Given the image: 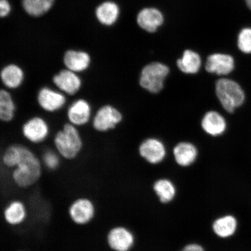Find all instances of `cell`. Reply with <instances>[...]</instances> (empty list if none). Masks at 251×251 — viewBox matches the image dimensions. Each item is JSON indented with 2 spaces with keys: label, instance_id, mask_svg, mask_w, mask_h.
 <instances>
[{
  "label": "cell",
  "instance_id": "obj_1",
  "mask_svg": "<svg viewBox=\"0 0 251 251\" xmlns=\"http://www.w3.org/2000/svg\"><path fill=\"white\" fill-rule=\"evenodd\" d=\"M2 162L6 167L15 168L12 173V178L19 187L32 186L42 176V164L39 159L22 144H12L7 147L3 153Z\"/></svg>",
  "mask_w": 251,
  "mask_h": 251
},
{
  "label": "cell",
  "instance_id": "obj_2",
  "mask_svg": "<svg viewBox=\"0 0 251 251\" xmlns=\"http://www.w3.org/2000/svg\"><path fill=\"white\" fill-rule=\"evenodd\" d=\"M215 91L223 108L229 114H233L247 101L246 91L236 80L231 78H223L216 81Z\"/></svg>",
  "mask_w": 251,
  "mask_h": 251
},
{
  "label": "cell",
  "instance_id": "obj_3",
  "mask_svg": "<svg viewBox=\"0 0 251 251\" xmlns=\"http://www.w3.org/2000/svg\"><path fill=\"white\" fill-rule=\"evenodd\" d=\"M57 152L63 158L72 160L76 158L83 149V140L75 126L66 124L58 131L54 139Z\"/></svg>",
  "mask_w": 251,
  "mask_h": 251
},
{
  "label": "cell",
  "instance_id": "obj_4",
  "mask_svg": "<svg viewBox=\"0 0 251 251\" xmlns=\"http://www.w3.org/2000/svg\"><path fill=\"white\" fill-rule=\"evenodd\" d=\"M169 72L168 67L162 63H151L141 71L140 86L150 93H158L164 88L165 78Z\"/></svg>",
  "mask_w": 251,
  "mask_h": 251
},
{
  "label": "cell",
  "instance_id": "obj_5",
  "mask_svg": "<svg viewBox=\"0 0 251 251\" xmlns=\"http://www.w3.org/2000/svg\"><path fill=\"white\" fill-rule=\"evenodd\" d=\"M123 119V115L117 108L106 104L100 107L94 115L93 126L99 132H106L114 129Z\"/></svg>",
  "mask_w": 251,
  "mask_h": 251
},
{
  "label": "cell",
  "instance_id": "obj_6",
  "mask_svg": "<svg viewBox=\"0 0 251 251\" xmlns=\"http://www.w3.org/2000/svg\"><path fill=\"white\" fill-rule=\"evenodd\" d=\"M68 212L75 224L85 225L89 224L95 216L96 207L89 199L79 198L71 203Z\"/></svg>",
  "mask_w": 251,
  "mask_h": 251
},
{
  "label": "cell",
  "instance_id": "obj_7",
  "mask_svg": "<svg viewBox=\"0 0 251 251\" xmlns=\"http://www.w3.org/2000/svg\"><path fill=\"white\" fill-rule=\"evenodd\" d=\"M106 241L112 251H130L134 246L135 237L129 229L124 226H116L109 231Z\"/></svg>",
  "mask_w": 251,
  "mask_h": 251
},
{
  "label": "cell",
  "instance_id": "obj_8",
  "mask_svg": "<svg viewBox=\"0 0 251 251\" xmlns=\"http://www.w3.org/2000/svg\"><path fill=\"white\" fill-rule=\"evenodd\" d=\"M22 131L24 136L30 142L39 144L45 141L49 134V126L45 119L34 117L24 124Z\"/></svg>",
  "mask_w": 251,
  "mask_h": 251
},
{
  "label": "cell",
  "instance_id": "obj_9",
  "mask_svg": "<svg viewBox=\"0 0 251 251\" xmlns=\"http://www.w3.org/2000/svg\"><path fill=\"white\" fill-rule=\"evenodd\" d=\"M235 68L233 56L225 53H215L207 58L205 69L209 73L226 76L233 72Z\"/></svg>",
  "mask_w": 251,
  "mask_h": 251
},
{
  "label": "cell",
  "instance_id": "obj_10",
  "mask_svg": "<svg viewBox=\"0 0 251 251\" xmlns=\"http://www.w3.org/2000/svg\"><path fill=\"white\" fill-rule=\"evenodd\" d=\"M164 14L158 8L146 7L137 16V23L141 29L148 33H155L164 24Z\"/></svg>",
  "mask_w": 251,
  "mask_h": 251
},
{
  "label": "cell",
  "instance_id": "obj_11",
  "mask_svg": "<svg viewBox=\"0 0 251 251\" xmlns=\"http://www.w3.org/2000/svg\"><path fill=\"white\" fill-rule=\"evenodd\" d=\"M55 86L63 93L74 96L81 89L82 81L77 73L66 68L55 74L52 78Z\"/></svg>",
  "mask_w": 251,
  "mask_h": 251
},
{
  "label": "cell",
  "instance_id": "obj_12",
  "mask_svg": "<svg viewBox=\"0 0 251 251\" xmlns=\"http://www.w3.org/2000/svg\"><path fill=\"white\" fill-rule=\"evenodd\" d=\"M140 155L150 164H160L165 158L166 150L162 141L156 139H148L140 144Z\"/></svg>",
  "mask_w": 251,
  "mask_h": 251
},
{
  "label": "cell",
  "instance_id": "obj_13",
  "mask_svg": "<svg viewBox=\"0 0 251 251\" xmlns=\"http://www.w3.org/2000/svg\"><path fill=\"white\" fill-rule=\"evenodd\" d=\"M37 99L40 107L49 112L59 111L67 102L64 94L48 87H42L39 91Z\"/></svg>",
  "mask_w": 251,
  "mask_h": 251
},
{
  "label": "cell",
  "instance_id": "obj_14",
  "mask_svg": "<svg viewBox=\"0 0 251 251\" xmlns=\"http://www.w3.org/2000/svg\"><path fill=\"white\" fill-rule=\"evenodd\" d=\"M92 115V107L84 99H78L68 108L67 117L70 124L75 126H81L89 122Z\"/></svg>",
  "mask_w": 251,
  "mask_h": 251
},
{
  "label": "cell",
  "instance_id": "obj_15",
  "mask_svg": "<svg viewBox=\"0 0 251 251\" xmlns=\"http://www.w3.org/2000/svg\"><path fill=\"white\" fill-rule=\"evenodd\" d=\"M91 62L92 59L89 53L80 50H69L63 57L66 68L77 74L88 70Z\"/></svg>",
  "mask_w": 251,
  "mask_h": 251
},
{
  "label": "cell",
  "instance_id": "obj_16",
  "mask_svg": "<svg viewBox=\"0 0 251 251\" xmlns=\"http://www.w3.org/2000/svg\"><path fill=\"white\" fill-rule=\"evenodd\" d=\"M174 159L180 167L187 168L196 161L199 152L194 144L188 142H181L174 149Z\"/></svg>",
  "mask_w": 251,
  "mask_h": 251
},
{
  "label": "cell",
  "instance_id": "obj_17",
  "mask_svg": "<svg viewBox=\"0 0 251 251\" xmlns=\"http://www.w3.org/2000/svg\"><path fill=\"white\" fill-rule=\"evenodd\" d=\"M238 228L237 218L232 215H225L216 218L212 223V230L216 236L222 239L228 238L236 233Z\"/></svg>",
  "mask_w": 251,
  "mask_h": 251
},
{
  "label": "cell",
  "instance_id": "obj_18",
  "mask_svg": "<svg viewBox=\"0 0 251 251\" xmlns=\"http://www.w3.org/2000/svg\"><path fill=\"white\" fill-rule=\"evenodd\" d=\"M201 126L207 134L219 136L224 134L227 128V122L221 114L216 111H209L204 115Z\"/></svg>",
  "mask_w": 251,
  "mask_h": 251
},
{
  "label": "cell",
  "instance_id": "obj_19",
  "mask_svg": "<svg viewBox=\"0 0 251 251\" xmlns=\"http://www.w3.org/2000/svg\"><path fill=\"white\" fill-rule=\"evenodd\" d=\"M2 83L8 89H17L23 84L25 73L20 66L15 64H8L1 71Z\"/></svg>",
  "mask_w": 251,
  "mask_h": 251
},
{
  "label": "cell",
  "instance_id": "obj_20",
  "mask_svg": "<svg viewBox=\"0 0 251 251\" xmlns=\"http://www.w3.org/2000/svg\"><path fill=\"white\" fill-rule=\"evenodd\" d=\"M153 190L162 203L172 202L177 194V188L174 182L167 178L156 180L153 183Z\"/></svg>",
  "mask_w": 251,
  "mask_h": 251
},
{
  "label": "cell",
  "instance_id": "obj_21",
  "mask_svg": "<svg viewBox=\"0 0 251 251\" xmlns=\"http://www.w3.org/2000/svg\"><path fill=\"white\" fill-rule=\"evenodd\" d=\"M4 216L6 222L9 225H20L27 217L26 206L21 201H12L6 206Z\"/></svg>",
  "mask_w": 251,
  "mask_h": 251
},
{
  "label": "cell",
  "instance_id": "obj_22",
  "mask_svg": "<svg viewBox=\"0 0 251 251\" xmlns=\"http://www.w3.org/2000/svg\"><path fill=\"white\" fill-rule=\"evenodd\" d=\"M120 9L118 4L112 1H106L97 8L96 15L100 23L106 26H111L118 20Z\"/></svg>",
  "mask_w": 251,
  "mask_h": 251
},
{
  "label": "cell",
  "instance_id": "obj_23",
  "mask_svg": "<svg viewBox=\"0 0 251 251\" xmlns=\"http://www.w3.org/2000/svg\"><path fill=\"white\" fill-rule=\"evenodd\" d=\"M177 67L186 74H196L200 70L201 59L197 52L191 50H186L182 57L177 59Z\"/></svg>",
  "mask_w": 251,
  "mask_h": 251
},
{
  "label": "cell",
  "instance_id": "obj_24",
  "mask_svg": "<svg viewBox=\"0 0 251 251\" xmlns=\"http://www.w3.org/2000/svg\"><path fill=\"white\" fill-rule=\"evenodd\" d=\"M16 106L11 94L7 90L0 92V119L2 122H9L13 120Z\"/></svg>",
  "mask_w": 251,
  "mask_h": 251
},
{
  "label": "cell",
  "instance_id": "obj_25",
  "mask_svg": "<svg viewBox=\"0 0 251 251\" xmlns=\"http://www.w3.org/2000/svg\"><path fill=\"white\" fill-rule=\"evenodd\" d=\"M54 0H23L25 11L33 17H40L51 8Z\"/></svg>",
  "mask_w": 251,
  "mask_h": 251
},
{
  "label": "cell",
  "instance_id": "obj_26",
  "mask_svg": "<svg viewBox=\"0 0 251 251\" xmlns=\"http://www.w3.org/2000/svg\"><path fill=\"white\" fill-rule=\"evenodd\" d=\"M237 45L243 54L251 55V27H244L240 31L237 36Z\"/></svg>",
  "mask_w": 251,
  "mask_h": 251
},
{
  "label": "cell",
  "instance_id": "obj_27",
  "mask_svg": "<svg viewBox=\"0 0 251 251\" xmlns=\"http://www.w3.org/2000/svg\"><path fill=\"white\" fill-rule=\"evenodd\" d=\"M43 161L46 167L50 170L54 171L59 167L60 159L57 153L52 151H47L43 156Z\"/></svg>",
  "mask_w": 251,
  "mask_h": 251
},
{
  "label": "cell",
  "instance_id": "obj_28",
  "mask_svg": "<svg viewBox=\"0 0 251 251\" xmlns=\"http://www.w3.org/2000/svg\"><path fill=\"white\" fill-rule=\"evenodd\" d=\"M0 9H1V17L2 18L7 16L11 11V5L7 0H1L0 1Z\"/></svg>",
  "mask_w": 251,
  "mask_h": 251
},
{
  "label": "cell",
  "instance_id": "obj_29",
  "mask_svg": "<svg viewBox=\"0 0 251 251\" xmlns=\"http://www.w3.org/2000/svg\"><path fill=\"white\" fill-rule=\"evenodd\" d=\"M180 251H205V250L199 243H191L186 245Z\"/></svg>",
  "mask_w": 251,
  "mask_h": 251
},
{
  "label": "cell",
  "instance_id": "obj_30",
  "mask_svg": "<svg viewBox=\"0 0 251 251\" xmlns=\"http://www.w3.org/2000/svg\"><path fill=\"white\" fill-rule=\"evenodd\" d=\"M244 1L246 2L247 7L251 11V0H244Z\"/></svg>",
  "mask_w": 251,
  "mask_h": 251
}]
</instances>
